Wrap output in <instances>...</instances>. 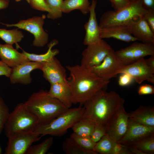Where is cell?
Listing matches in <instances>:
<instances>
[{"label": "cell", "mask_w": 154, "mask_h": 154, "mask_svg": "<svg viewBox=\"0 0 154 154\" xmlns=\"http://www.w3.org/2000/svg\"><path fill=\"white\" fill-rule=\"evenodd\" d=\"M68 80L72 92V104L80 106L101 90H107L110 81L103 80L92 72L91 68L80 65H68Z\"/></svg>", "instance_id": "cell-1"}, {"label": "cell", "mask_w": 154, "mask_h": 154, "mask_svg": "<svg viewBox=\"0 0 154 154\" xmlns=\"http://www.w3.org/2000/svg\"><path fill=\"white\" fill-rule=\"evenodd\" d=\"M124 102V99L115 92L100 90L84 104L82 117L89 118L96 124L105 126Z\"/></svg>", "instance_id": "cell-2"}, {"label": "cell", "mask_w": 154, "mask_h": 154, "mask_svg": "<svg viewBox=\"0 0 154 154\" xmlns=\"http://www.w3.org/2000/svg\"><path fill=\"white\" fill-rule=\"evenodd\" d=\"M24 103L37 118L39 125L50 122L68 109L43 90L33 93Z\"/></svg>", "instance_id": "cell-3"}, {"label": "cell", "mask_w": 154, "mask_h": 154, "mask_svg": "<svg viewBox=\"0 0 154 154\" xmlns=\"http://www.w3.org/2000/svg\"><path fill=\"white\" fill-rule=\"evenodd\" d=\"M39 125L37 117L21 103L10 113L4 127L5 133L8 138L16 134L34 131Z\"/></svg>", "instance_id": "cell-4"}, {"label": "cell", "mask_w": 154, "mask_h": 154, "mask_svg": "<svg viewBox=\"0 0 154 154\" xmlns=\"http://www.w3.org/2000/svg\"><path fill=\"white\" fill-rule=\"evenodd\" d=\"M84 110L81 106L68 108L50 122L39 125L34 131L42 136L47 135L61 136L82 117Z\"/></svg>", "instance_id": "cell-5"}, {"label": "cell", "mask_w": 154, "mask_h": 154, "mask_svg": "<svg viewBox=\"0 0 154 154\" xmlns=\"http://www.w3.org/2000/svg\"><path fill=\"white\" fill-rule=\"evenodd\" d=\"M140 0L131 2L118 10H109L101 16L99 24L100 28L118 25H126L132 20L143 16L146 11Z\"/></svg>", "instance_id": "cell-6"}, {"label": "cell", "mask_w": 154, "mask_h": 154, "mask_svg": "<svg viewBox=\"0 0 154 154\" xmlns=\"http://www.w3.org/2000/svg\"><path fill=\"white\" fill-rule=\"evenodd\" d=\"M46 17L45 15H42L40 16L21 20L15 24L4 25L8 27H16L29 32L34 37L33 45L37 47H42L48 43V35L43 28Z\"/></svg>", "instance_id": "cell-7"}, {"label": "cell", "mask_w": 154, "mask_h": 154, "mask_svg": "<svg viewBox=\"0 0 154 154\" xmlns=\"http://www.w3.org/2000/svg\"><path fill=\"white\" fill-rule=\"evenodd\" d=\"M87 46L82 52L80 65L88 68L99 65L112 49L110 46L103 39Z\"/></svg>", "instance_id": "cell-8"}, {"label": "cell", "mask_w": 154, "mask_h": 154, "mask_svg": "<svg viewBox=\"0 0 154 154\" xmlns=\"http://www.w3.org/2000/svg\"><path fill=\"white\" fill-rule=\"evenodd\" d=\"M129 120L128 113L123 105L116 112L106 125V134L118 142L127 131Z\"/></svg>", "instance_id": "cell-9"}, {"label": "cell", "mask_w": 154, "mask_h": 154, "mask_svg": "<svg viewBox=\"0 0 154 154\" xmlns=\"http://www.w3.org/2000/svg\"><path fill=\"white\" fill-rule=\"evenodd\" d=\"M42 136L34 131L15 135L8 138L5 154H25L32 144Z\"/></svg>", "instance_id": "cell-10"}, {"label": "cell", "mask_w": 154, "mask_h": 154, "mask_svg": "<svg viewBox=\"0 0 154 154\" xmlns=\"http://www.w3.org/2000/svg\"><path fill=\"white\" fill-rule=\"evenodd\" d=\"M124 66L113 49L107 54L98 65L91 68L92 71L103 80H110L119 74Z\"/></svg>", "instance_id": "cell-11"}, {"label": "cell", "mask_w": 154, "mask_h": 154, "mask_svg": "<svg viewBox=\"0 0 154 154\" xmlns=\"http://www.w3.org/2000/svg\"><path fill=\"white\" fill-rule=\"evenodd\" d=\"M123 73L129 74L139 84L145 80L154 84V70L148 66L144 58L128 65L124 66L120 70L119 74Z\"/></svg>", "instance_id": "cell-12"}, {"label": "cell", "mask_w": 154, "mask_h": 154, "mask_svg": "<svg viewBox=\"0 0 154 154\" xmlns=\"http://www.w3.org/2000/svg\"><path fill=\"white\" fill-rule=\"evenodd\" d=\"M153 133L154 127L143 125L129 119L127 131L118 142L126 147L131 146Z\"/></svg>", "instance_id": "cell-13"}, {"label": "cell", "mask_w": 154, "mask_h": 154, "mask_svg": "<svg viewBox=\"0 0 154 154\" xmlns=\"http://www.w3.org/2000/svg\"><path fill=\"white\" fill-rule=\"evenodd\" d=\"M42 64L39 62L28 61L11 68L9 78L10 82L12 84H29L32 80L31 72L35 69H40Z\"/></svg>", "instance_id": "cell-14"}, {"label": "cell", "mask_w": 154, "mask_h": 154, "mask_svg": "<svg viewBox=\"0 0 154 154\" xmlns=\"http://www.w3.org/2000/svg\"><path fill=\"white\" fill-rule=\"evenodd\" d=\"M40 69L42 72L44 78L50 84L68 82L65 68L55 57L42 63Z\"/></svg>", "instance_id": "cell-15"}, {"label": "cell", "mask_w": 154, "mask_h": 154, "mask_svg": "<svg viewBox=\"0 0 154 154\" xmlns=\"http://www.w3.org/2000/svg\"><path fill=\"white\" fill-rule=\"evenodd\" d=\"M97 3L96 0H92L89 10V17L88 21L84 25L85 35L83 43L85 45L102 39L101 37L100 28L97 21L95 11Z\"/></svg>", "instance_id": "cell-16"}, {"label": "cell", "mask_w": 154, "mask_h": 154, "mask_svg": "<svg viewBox=\"0 0 154 154\" xmlns=\"http://www.w3.org/2000/svg\"><path fill=\"white\" fill-rule=\"evenodd\" d=\"M126 25L133 36L138 40L154 44V33L143 16L131 20Z\"/></svg>", "instance_id": "cell-17"}, {"label": "cell", "mask_w": 154, "mask_h": 154, "mask_svg": "<svg viewBox=\"0 0 154 154\" xmlns=\"http://www.w3.org/2000/svg\"><path fill=\"white\" fill-rule=\"evenodd\" d=\"M0 58L11 68L29 61L22 53L14 48L12 45L7 44H0Z\"/></svg>", "instance_id": "cell-18"}, {"label": "cell", "mask_w": 154, "mask_h": 154, "mask_svg": "<svg viewBox=\"0 0 154 154\" xmlns=\"http://www.w3.org/2000/svg\"><path fill=\"white\" fill-rule=\"evenodd\" d=\"M100 31L101 37L102 39L112 38L127 42L138 40L133 36L126 25H115L100 28Z\"/></svg>", "instance_id": "cell-19"}, {"label": "cell", "mask_w": 154, "mask_h": 154, "mask_svg": "<svg viewBox=\"0 0 154 154\" xmlns=\"http://www.w3.org/2000/svg\"><path fill=\"white\" fill-rule=\"evenodd\" d=\"M48 92L50 96L58 100L67 108L71 107L72 104V92L68 82L51 84Z\"/></svg>", "instance_id": "cell-20"}, {"label": "cell", "mask_w": 154, "mask_h": 154, "mask_svg": "<svg viewBox=\"0 0 154 154\" xmlns=\"http://www.w3.org/2000/svg\"><path fill=\"white\" fill-rule=\"evenodd\" d=\"M128 114L131 120L145 125L154 127L153 107L141 105Z\"/></svg>", "instance_id": "cell-21"}, {"label": "cell", "mask_w": 154, "mask_h": 154, "mask_svg": "<svg viewBox=\"0 0 154 154\" xmlns=\"http://www.w3.org/2000/svg\"><path fill=\"white\" fill-rule=\"evenodd\" d=\"M134 62L148 56L154 55V44L134 42L126 47Z\"/></svg>", "instance_id": "cell-22"}, {"label": "cell", "mask_w": 154, "mask_h": 154, "mask_svg": "<svg viewBox=\"0 0 154 154\" xmlns=\"http://www.w3.org/2000/svg\"><path fill=\"white\" fill-rule=\"evenodd\" d=\"M58 43L56 39L52 40L48 44L47 51L44 54H38L31 53L23 50L22 53L29 61L43 63L50 61L59 53V51L58 49H52L53 47Z\"/></svg>", "instance_id": "cell-23"}, {"label": "cell", "mask_w": 154, "mask_h": 154, "mask_svg": "<svg viewBox=\"0 0 154 154\" xmlns=\"http://www.w3.org/2000/svg\"><path fill=\"white\" fill-rule=\"evenodd\" d=\"M96 123L91 119L82 117L72 127L73 133L77 135L90 137Z\"/></svg>", "instance_id": "cell-24"}, {"label": "cell", "mask_w": 154, "mask_h": 154, "mask_svg": "<svg viewBox=\"0 0 154 154\" xmlns=\"http://www.w3.org/2000/svg\"><path fill=\"white\" fill-rule=\"evenodd\" d=\"M90 4L89 0H64L62 6L63 13H68L76 9L84 15L89 12Z\"/></svg>", "instance_id": "cell-25"}, {"label": "cell", "mask_w": 154, "mask_h": 154, "mask_svg": "<svg viewBox=\"0 0 154 154\" xmlns=\"http://www.w3.org/2000/svg\"><path fill=\"white\" fill-rule=\"evenodd\" d=\"M62 149L66 154H97L92 151L84 149L70 137L66 138L63 142Z\"/></svg>", "instance_id": "cell-26"}, {"label": "cell", "mask_w": 154, "mask_h": 154, "mask_svg": "<svg viewBox=\"0 0 154 154\" xmlns=\"http://www.w3.org/2000/svg\"><path fill=\"white\" fill-rule=\"evenodd\" d=\"M24 37L23 33L18 28L11 30L0 29V38L6 44L13 45L21 41Z\"/></svg>", "instance_id": "cell-27"}, {"label": "cell", "mask_w": 154, "mask_h": 154, "mask_svg": "<svg viewBox=\"0 0 154 154\" xmlns=\"http://www.w3.org/2000/svg\"><path fill=\"white\" fill-rule=\"evenodd\" d=\"M116 142L106 134L96 143L93 151L98 154H112L113 148Z\"/></svg>", "instance_id": "cell-28"}, {"label": "cell", "mask_w": 154, "mask_h": 154, "mask_svg": "<svg viewBox=\"0 0 154 154\" xmlns=\"http://www.w3.org/2000/svg\"><path fill=\"white\" fill-rule=\"evenodd\" d=\"M49 10L46 17L49 19L55 20L62 17V6L63 0H44Z\"/></svg>", "instance_id": "cell-29"}, {"label": "cell", "mask_w": 154, "mask_h": 154, "mask_svg": "<svg viewBox=\"0 0 154 154\" xmlns=\"http://www.w3.org/2000/svg\"><path fill=\"white\" fill-rule=\"evenodd\" d=\"M128 147H135L145 154L154 153V133L148 136L133 145Z\"/></svg>", "instance_id": "cell-30"}, {"label": "cell", "mask_w": 154, "mask_h": 154, "mask_svg": "<svg viewBox=\"0 0 154 154\" xmlns=\"http://www.w3.org/2000/svg\"><path fill=\"white\" fill-rule=\"evenodd\" d=\"M52 137L48 138L39 144L31 145L28 150L27 154H45L48 151L53 142Z\"/></svg>", "instance_id": "cell-31"}, {"label": "cell", "mask_w": 154, "mask_h": 154, "mask_svg": "<svg viewBox=\"0 0 154 154\" xmlns=\"http://www.w3.org/2000/svg\"><path fill=\"white\" fill-rule=\"evenodd\" d=\"M70 137L84 149L93 151L96 143L91 139L90 137L80 136L73 132L71 134Z\"/></svg>", "instance_id": "cell-32"}, {"label": "cell", "mask_w": 154, "mask_h": 154, "mask_svg": "<svg viewBox=\"0 0 154 154\" xmlns=\"http://www.w3.org/2000/svg\"><path fill=\"white\" fill-rule=\"evenodd\" d=\"M10 113L8 107L0 97V135L4 129Z\"/></svg>", "instance_id": "cell-33"}, {"label": "cell", "mask_w": 154, "mask_h": 154, "mask_svg": "<svg viewBox=\"0 0 154 154\" xmlns=\"http://www.w3.org/2000/svg\"><path fill=\"white\" fill-rule=\"evenodd\" d=\"M106 134L105 126L102 124H96L90 137L94 142L96 143Z\"/></svg>", "instance_id": "cell-34"}, {"label": "cell", "mask_w": 154, "mask_h": 154, "mask_svg": "<svg viewBox=\"0 0 154 154\" xmlns=\"http://www.w3.org/2000/svg\"><path fill=\"white\" fill-rule=\"evenodd\" d=\"M29 4L35 9L48 13L50 11L44 0H30Z\"/></svg>", "instance_id": "cell-35"}, {"label": "cell", "mask_w": 154, "mask_h": 154, "mask_svg": "<svg viewBox=\"0 0 154 154\" xmlns=\"http://www.w3.org/2000/svg\"><path fill=\"white\" fill-rule=\"evenodd\" d=\"M143 17L154 33V10H147Z\"/></svg>", "instance_id": "cell-36"}, {"label": "cell", "mask_w": 154, "mask_h": 154, "mask_svg": "<svg viewBox=\"0 0 154 154\" xmlns=\"http://www.w3.org/2000/svg\"><path fill=\"white\" fill-rule=\"evenodd\" d=\"M118 81L119 85L121 86H127L131 83L133 79L129 74L123 73L121 74Z\"/></svg>", "instance_id": "cell-37"}, {"label": "cell", "mask_w": 154, "mask_h": 154, "mask_svg": "<svg viewBox=\"0 0 154 154\" xmlns=\"http://www.w3.org/2000/svg\"><path fill=\"white\" fill-rule=\"evenodd\" d=\"M138 92L140 95L153 94H154V87L149 84H143L139 87Z\"/></svg>", "instance_id": "cell-38"}, {"label": "cell", "mask_w": 154, "mask_h": 154, "mask_svg": "<svg viewBox=\"0 0 154 154\" xmlns=\"http://www.w3.org/2000/svg\"><path fill=\"white\" fill-rule=\"evenodd\" d=\"M111 3L115 10H118L128 5L130 2L128 0H112Z\"/></svg>", "instance_id": "cell-39"}, {"label": "cell", "mask_w": 154, "mask_h": 154, "mask_svg": "<svg viewBox=\"0 0 154 154\" xmlns=\"http://www.w3.org/2000/svg\"><path fill=\"white\" fill-rule=\"evenodd\" d=\"M11 68L0 60V76H5L9 78L11 73Z\"/></svg>", "instance_id": "cell-40"}, {"label": "cell", "mask_w": 154, "mask_h": 154, "mask_svg": "<svg viewBox=\"0 0 154 154\" xmlns=\"http://www.w3.org/2000/svg\"><path fill=\"white\" fill-rule=\"evenodd\" d=\"M143 7L146 10H154V0H140Z\"/></svg>", "instance_id": "cell-41"}, {"label": "cell", "mask_w": 154, "mask_h": 154, "mask_svg": "<svg viewBox=\"0 0 154 154\" xmlns=\"http://www.w3.org/2000/svg\"><path fill=\"white\" fill-rule=\"evenodd\" d=\"M123 146L119 142H116L113 148L112 154H119Z\"/></svg>", "instance_id": "cell-42"}, {"label": "cell", "mask_w": 154, "mask_h": 154, "mask_svg": "<svg viewBox=\"0 0 154 154\" xmlns=\"http://www.w3.org/2000/svg\"><path fill=\"white\" fill-rule=\"evenodd\" d=\"M145 60L148 66L154 70V55L151 56L149 58L145 59Z\"/></svg>", "instance_id": "cell-43"}, {"label": "cell", "mask_w": 154, "mask_h": 154, "mask_svg": "<svg viewBox=\"0 0 154 154\" xmlns=\"http://www.w3.org/2000/svg\"><path fill=\"white\" fill-rule=\"evenodd\" d=\"M9 0H0V10L7 8L9 4Z\"/></svg>", "instance_id": "cell-44"}, {"label": "cell", "mask_w": 154, "mask_h": 154, "mask_svg": "<svg viewBox=\"0 0 154 154\" xmlns=\"http://www.w3.org/2000/svg\"><path fill=\"white\" fill-rule=\"evenodd\" d=\"M127 147L129 148V151L132 153V154H145L142 151L135 147Z\"/></svg>", "instance_id": "cell-45"}, {"label": "cell", "mask_w": 154, "mask_h": 154, "mask_svg": "<svg viewBox=\"0 0 154 154\" xmlns=\"http://www.w3.org/2000/svg\"><path fill=\"white\" fill-rule=\"evenodd\" d=\"M130 2H135L139 0H128Z\"/></svg>", "instance_id": "cell-46"}, {"label": "cell", "mask_w": 154, "mask_h": 154, "mask_svg": "<svg viewBox=\"0 0 154 154\" xmlns=\"http://www.w3.org/2000/svg\"><path fill=\"white\" fill-rule=\"evenodd\" d=\"M16 1H20L21 0H15ZM27 1V2L28 3H30V0H26Z\"/></svg>", "instance_id": "cell-47"}, {"label": "cell", "mask_w": 154, "mask_h": 154, "mask_svg": "<svg viewBox=\"0 0 154 154\" xmlns=\"http://www.w3.org/2000/svg\"><path fill=\"white\" fill-rule=\"evenodd\" d=\"M1 153V147H0V154Z\"/></svg>", "instance_id": "cell-48"}, {"label": "cell", "mask_w": 154, "mask_h": 154, "mask_svg": "<svg viewBox=\"0 0 154 154\" xmlns=\"http://www.w3.org/2000/svg\"><path fill=\"white\" fill-rule=\"evenodd\" d=\"M109 0L111 2H112V0Z\"/></svg>", "instance_id": "cell-49"}]
</instances>
